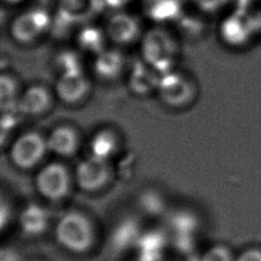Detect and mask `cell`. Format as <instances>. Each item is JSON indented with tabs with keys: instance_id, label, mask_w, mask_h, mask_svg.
Returning <instances> with one entry per match:
<instances>
[{
	"instance_id": "19",
	"label": "cell",
	"mask_w": 261,
	"mask_h": 261,
	"mask_svg": "<svg viewBox=\"0 0 261 261\" xmlns=\"http://www.w3.org/2000/svg\"><path fill=\"white\" fill-rule=\"evenodd\" d=\"M47 224L45 210L37 205L28 206L20 215V225L28 233H39L44 230Z\"/></svg>"
},
{
	"instance_id": "1",
	"label": "cell",
	"mask_w": 261,
	"mask_h": 261,
	"mask_svg": "<svg viewBox=\"0 0 261 261\" xmlns=\"http://www.w3.org/2000/svg\"><path fill=\"white\" fill-rule=\"evenodd\" d=\"M142 52L145 62L161 75L173 70L178 56V47L167 32L154 29L144 37Z\"/></svg>"
},
{
	"instance_id": "17",
	"label": "cell",
	"mask_w": 261,
	"mask_h": 261,
	"mask_svg": "<svg viewBox=\"0 0 261 261\" xmlns=\"http://www.w3.org/2000/svg\"><path fill=\"white\" fill-rule=\"evenodd\" d=\"M118 141L116 135L108 129L97 133L90 143L91 155L108 160L117 150Z\"/></svg>"
},
{
	"instance_id": "3",
	"label": "cell",
	"mask_w": 261,
	"mask_h": 261,
	"mask_svg": "<svg viewBox=\"0 0 261 261\" xmlns=\"http://www.w3.org/2000/svg\"><path fill=\"white\" fill-rule=\"evenodd\" d=\"M221 41L229 47L247 46L259 32L255 16L247 10L237 9L220 22L218 28Z\"/></svg>"
},
{
	"instance_id": "10",
	"label": "cell",
	"mask_w": 261,
	"mask_h": 261,
	"mask_svg": "<svg viewBox=\"0 0 261 261\" xmlns=\"http://www.w3.org/2000/svg\"><path fill=\"white\" fill-rule=\"evenodd\" d=\"M105 33L114 42L126 45L139 37L140 25L134 16L119 12L109 18Z\"/></svg>"
},
{
	"instance_id": "4",
	"label": "cell",
	"mask_w": 261,
	"mask_h": 261,
	"mask_svg": "<svg viewBox=\"0 0 261 261\" xmlns=\"http://www.w3.org/2000/svg\"><path fill=\"white\" fill-rule=\"evenodd\" d=\"M48 151L47 140L36 132H29L17 137L10 146L9 157L18 168L35 167Z\"/></svg>"
},
{
	"instance_id": "24",
	"label": "cell",
	"mask_w": 261,
	"mask_h": 261,
	"mask_svg": "<svg viewBox=\"0 0 261 261\" xmlns=\"http://www.w3.org/2000/svg\"><path fill=\"white\" fill-rule=\"evenodd\" d=\"M193 4L205 13H214L223 8L230 0H191Z\"/></svg>"
},
{
	"instance_id": "15",
	"label": "cell",
	"mask_w": 261,
	"mask_h": 261,
	"mask_svg": "<svg viewBox=\"0 0 261 261\" xmlns=\"http://www.w3.org/2000/svg\"><path fill=\"white\" fill-rule=\"evenodd\" d=\"M123 57L116 50H103L97 54L94 69L98 77L110 81L119 75L123 68Z\"/></svg>"
},
{
	"instance_id": "6",
	"label": "cell",
	"mask_w": 261,
	"mask_h": 261,
	"mask_svg": "<svg viewBox=\"0 0 261 261\" xmlns=\"http://www.w3.org/2000/svg\"><path fill=\"white\" fill-rule=\"evenodd\" d=\"M70 174L67 168L57 162L43 166L36 174L35 184L38 192L51 201L65 198L70 189Z\"/></svg>"
},
{
	"instance_id": "14",
	"label": "cell",
	"mask_w": 261,
	"mask_h": 261,
	"mask_svg": "<svg viewBox=\"0 0 261 261\" xmlns=\"http://www.w3.org/2000/svg\"><path fill=\"white\" fill-rule=\"evenodd\" d=\"M160 74L145 61L138 63L129 75V88L138 95H146L157 89Z\"/></svg>"
},
{
	"instance_id": "12",
	"label": "cell",
	"mask_w": 261,
	"mask_h": 261,
	"mask_svg": "<svg viewBox=\"0 0 261 261\" xmlns=\"http://www.w3.org/2000/svg\"><path fill=\"white\" fill-rule=\"evenodd\" d=\"M46 140L48 151L61 157L72 156L80 144L79 135L70 125L56 126L51 130Z\"/></svg>"
},
{
	"instance_id": "23",
	"label": "cell",
	"mask_w": 261,
	"mask_h": 261,
	"mask_svg": "<svg viewBox=\"0 0 261 261\" xmlns=\"http://www.w3.org/2000/svg\"><path fill=\"white\" fill-rule=\"evenodd\" d=\"M15 117L10 113H2L0 115V148L7 142L14 125Z\"/></svg>"
},
{
	"instance_id": "28",
	"label": "cell",
	"mask_w": 261,
	"mask_h": 261,
	"mask_svg": "<svg viewBox=\"0 0 261 261\" xmlns=\"http://www.w3.org/2000/svg\"><path fill=\"white\" fill-rule=\"evenodd\" d=\"M256 20H257V24H258V30L259 32H261V13L258 16H255Z\"/></svg>"
},
{
	"instance_id": "25",
	"label": "cell",
	"mask_w": 261,
	"mask_h": 261,
	"mask_svg": "<svg viewBox=\"0 0 261 261\" xmlns=\"http://www.w3.org/2000/svg\"><path fill=\"white\" fill-rule=\"evenodd\" d=\"M234 261H261V248L250 247L236 255Z\"/></svg>"
},
{
	"instance_id": "5",
	"label": "cell",
	"mask_w": 261,
	"mask_h": 261,
	"mask_svg": "<svg viewBox=\"0 0 261 261\" xmlns=\"http://www.w3.org/2000/svg\"><path fill=\"white\" fill-rule=\"evenodd\" d=\"M156 91L163 103L170 107L189 105L196 96V89L189 77L173 70L159 76Z\"/></svg>"
},
{
	"instance_id": "26",
	"label": "cell",
	"mask_w": 261,
	"mask_h": 261,
	"mask_svg": "<svg viewBox=\"0 0 261 261\" xmlns=\"http://www.w3.org/2000/svg\"><path fill=\"white\" fill-rule=\"evenodd\" d=\"M103 1H104L105 4H108V5H111V6H119L127 0H103Z\"/></svg>"
},
{
	"instance_id": "2",
	"label": "cell",
	"mask_w": 261,
	"mask_h": 261,
	"mask_svg": "<svg viewBox=\"0 0 261 261\" xmlns=\"http://www.w3.org/2000/svg\"><path fill=\"white\" fill-rule=\"evenodd\" d=\"M55 236L63 248L81 253L91 247L93 228L85 215L79 212H69L64 214L57 222Z\"/></svg>"
},
{
	"instance_id": "30",
	"label": "cell",
	"mask_w": 261,
	"mask_h": 261,
	"mask_svg": "<svg viewBox=\"0 0 261 261\" xmlns=\"http://www.w3.org/2000/svg\"><path fill=\"white\" fill-rule=\"evenodd\" d=\"M134 261H147V260H145V259H143V258H139V259H137V260H134Z\"/></svg>"
},
{
	"instance_id": "8",
	"label": "cell",
	"mask_w": 261,
	"mask_h": 261,
	"mask_svg": "<svg viewBox=\"0 0 261 261\" xmlns=\"http://www.w3.org/2000/svg\"><path fill=\"white\" fill-rule=\"evenodd\" d=\"M111 175L108 160L90 155L79 162L74 170L76 185L86 192H96L102 189Z\"/></svg>"
},
{
	"instance_id": "27",
	"label": "cell",
	"mask_w": 261,
	"mask_h": 261,
	"mask_svg": "<svg viewBox=\"0 0 261 261\" xmlns=\"http://www.w3.org/2000/svg\"><path fill=\"white\" fill-rule=\"evenodd\" d=\"M1 1H3V2L7 3V4H18V3L22 2L23 0H1Z\"/></svg>"
},
{
	"instance_id": "7",
	"label": "cell",
	"mask_w": 261,
	"mask_h": 261,
	"mask_svg": "<svg viewBox=\"0 0 261 261\" xmlns=\"http://www.w3.org/2000/svg\"><path fill=\"white\" fill-rule=\"evenodd\" d=\"M51 24L49 13L42 8H35L15 17L10 25V33L17 42L29 44L44 35Z\"/></svg>"
},
{
	"instance_id": "18",
	"label": "cell",
	"mask_w": 261,
	"mask_h": 261,
	"mask_svg": "<svg viewBox=\"0 0 261 261\" xmlns=\"http://www.w3.org/2000/svg\"><path fill=\"white\" fill-rule=\"evenodd\" d=\"M145 6L150 16L158 21L177 19L180 15L177 0H145Z\"/></svg>"
},
{
	"instance_id": "11",
	"label": "cell",
	"mask_w": 261,
	"mask_h": 261,
	"mask_svg": "<svg viewBox=\"0 0 261 261\" xmlns=\"http://www.w3.org/2000/svg\"><path fill=\"white\" fill-rule=\"evenodd\" d=\"M49 91L40 85H34L25 89L20 95L16 111L27 115H40L51 106Z\"/></svg>"
},
{
	"instance_id": "16",
	"label": "cell",
	"mask_w": 261,
	"mask_h": 261,
	"mask_svg": "<svg viewBox=\"0 0 261 261\" xmlns=\"http://www.w3.org/2000/svg\"><path fill=\"white\" fill-rule=\"evenodd\" d=\"M18 99V87L15 79L0 73V113H10L16 110Z\"/></svg>"
},
{
	"instance_id": "20",
	"label": "cell",
	"mask_w": 261,
	"mask_h": 261,
	"mask_svg": "<svg viewBox=\"0 0 261 261\" xmlns=\"http://www.w3.org/2000/svg\"><path fill=\"white\" fill-rule=\"evenodd\" d=\"M77 41L80 46L91 53H95L96 55L104 50V41H105V35L102 31H100L97 28L89 27L83 29L79 36Z\"/></svg>"
},
{
	"instance_id": "9",
	"label": "cell",
	"mask_w": 261,
	"mask_h": 261,
	"mask_svg": "<svg viewBox=\"0 0 261 261\" xmlns=\"http://www.w3.org/2000/svg\"><path fill=\"white\" fill-rule=\"evenodd\" d=\"M56 94L60 100L68 104L82 101L89 93L90 84L83 71L61 73L55 86Z\"/></svg>"
},
{
	"instance_id": "22",
	"label": "cell",
	"mask_w": 261,
	"mask_h": 261,
	"mask_svg": "<svg viewBox=\"0 0 261 261\" xmlns=\"http://www.w3.org/2000/svg\"><path fill=\"white\" fill-rule=\"evenodd\" d=\"M80 61V57L71 51L60 53L57 57V67L60 70V74L72 71H81L82 64Z\"/></svg>"
},
{
	"instance_id": "13",
	"label": "cell",
	"mask_w": 261,
	"mask_h": 261,
	"mask_svg": "<svg viewBox=\"0 0 261 261\" xmlns=\"http://www.w3.org/2000/svg\"><path fill=\"white\" fill-rule=\"evenodd\" d=\"M103 4V0H58V13L75 22L91 17Z\"/></svg>"
},
{
	"instance_id": "29",
	"label": "cell",
	"mask_w": 261,
	"mask_h": 261,
	"mask_svg": "<svg viewBox=\"0 0 261 261\" xmlns=\"http://www.w3.org/2000/svg\"><path fill=\"white\" fill-rule=\"evenodd\" d=\"M38 2H40V3H42V4H46V3H50V2H52L53 0H37Z\"/></svg>"
},
{
	"instance_id": "21",
	"label": "cell",
	"mask_w": 261,
	"mask_h": 261,
	"mask_svg": "<svg viewBox=\"0 0 261 261\" xmlns=\"http://www.w3.org/2000/svg\"><path fill=\"white\" fill-rule=\"evenodd\" d=\"M236 255L227 245L214 244L201 254L199 261H234Z\"/></svg>"
}]
</instances>
